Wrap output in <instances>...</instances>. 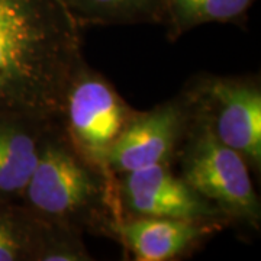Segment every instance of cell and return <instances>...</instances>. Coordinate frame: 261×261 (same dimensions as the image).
<instances>
[{
    "mask_svg": "<svg viewBox=\"0 0 261 261\" xmlns=\"http://www.w3.org/2000/svg\"><path fill=\"white\" fill-rule=\"evenodd\" d=\"M18 202L45 224L116 238L121 212L115 177L75 149L60 119L45 134L35 170Z\"/></svg>",
    "mask_w": 261,
    "mask_h": 261,
    "instance_id": "2",
    "label": "cell"
},
{
    "mask_svg": "<svg viewBox=\"0 0 261 261\" xmlns=\"http://www.w3.org/2000/svg\"><path fill=\"white\" fill-rule=\"evenodd\" d=\"M257 0H164L167 38L176 42L206 23L244 25Z\"/></svg>",
    "mask_w": 261,
    "mask_h": 261,
    "instance_id": "11",
    "label": "cell"
},
{
    "mask_svg": "<svg viewBox=\"0 0 261 261\" xmlns=\"http://www.w3.org/2000/svg\"><path fill=\"white\" fill-rule=\"evenodd\" d=\"M192 121L193 108L185 89L149 111H137L109 149L106 167L116 177L155 164L174 166Z\"/></svg>",
    "mask_w": 261,
    "mask_h": 261,
    "instance_id": "6",
    "label": "cell"
},
{
    "mask_svg": "<svg viewBox=\"0 0 261 261\" xmlns=\"http://www.w3.org/2000/svg\"><path fill=\"white\" fill-rule=\"evenodd\" d=\"M77 25H166L164 0H64Z\"/></svg>",
    "mask_w": 261,
    "mask_h": 261,
    "instance_id": "10",
    "label": "cell"
},
{
    "mask_svg": "<svg viewBox=\"0 0 261 261\" xmlns=\"http://www.w3.org/2000/svg\"><path fill=\"white\" fill-rule=\"evenodd\" d=\"M174 166L178 167V174L219 209L229 224L260 231L261 203L251 168L237 151L218 140L195 113Z\"/></svg>",
    "mask_w": 261,
    "mask_h": 261,
    "instance_id": "3",
    "label": "cell"
},
{
    "mask_svg": "<svg viewBox=\"0 0 261 261\" xmlns=\"http://www.w3.org/2000/svg\"><path fill=\"white\" fill-rule=\"evenodd\" d=\"M135 112L105 75L83 61L65 89L60 121L75 149L109 171L108 152Z\"/></svg>",
    "mask_w": 261,
    "mask_h": 261,
    "instance_id": "5",
    "label": "cell"
},
{
    "mask_svg": "<svg viewBox=\"0 0 261 261\" xmlns=\"http://www.w3.org/2000/svg\"><path fill=\"white\" fill-rule=\"evenodd\" d=\"M228 225L219 221L135 216L121 218L115 241L135 261H177L195 254Z\"/></svg>",
    "mask_w": 261,
    "mask_h": 261,
    "instance_id": "8",
    "label": "cell"
},
{
    "mask_svg": "<svg viewBox=\"0 0 261 261\" xmlns=\"http://www.w3.org/2000/svg\"><path fill=\"white\" fill-rule=\"evenodd\" d=\"M82 47L64 0H0V113L60 118Z\"/></svg>",
    "mask_w": 261,
    "mask_h": 261,
    "instance_id": "1",
    "label": "cell"
},
{
    "mask_svg": "<svg viewBox=\"0 0 261 261\" xmlns=\"http://www.w3.org/2000/svg\"><path fill=\"white\" fill-rule=\"evenodd\" d=\"M185 90L195 116L218 140L261 173V80L258 74H199Z\"/></svg>",
    "mask_w": 261,
    "mask_h": 261,
    "instance_id": "4",
    "label": "cell"
},
{
    "mask_svg": "<svg viewBox=\"0 0 261 261\" xmlns=\"http://www.w3.org/2000/svg\"><path fill=\"white\" fill-rule=\"evenodd\" d=\"M121 218L154 216L219 221L225 215L196 192L171 164H155L115 177Z\"/></svg>",
    "mask_w": 261,
    "mask_h": 261,
    "instance_id": "7",
    "label": "cell"
},
{
    "mask_svg": "<svg viewBox=\"0 0 261 261\" xmlns=\"http://www.w3.org/2000/svg\"><path fill=\"white\" fill-rule=\"evenodd\" d=\"M57 119L0 113V203L18 202L35 170L42 140Z\"/></svg>",
    "mask_w": 261,
    "mask_h": 261,
    "instance_id": "9",
    "label": "cell"
},
{
    "mask_svg": "<svg viewBox=\"0 0 261 261\" xmlns=\"http://www.w3.org/2000/svg\"><path fill=\"white\" fill-rule=\"evenodd\" d=\"M47 231L20 202L0 203V261H39Z\"/></svg>",
    "mask_w": 261,
    "mask_h": 261,
    "instance_id": "12",
    "label": "cell"
}]
</instances>
